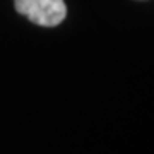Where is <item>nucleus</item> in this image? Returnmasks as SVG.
Returning a JSON list of instances; mask_svg holds the SVG:
<instances>
[{
	"label": "nucleus",
	"instance_id": "obj_1",
	"mask_svg": "<svg viewBox=\"0 0 154 154\" xmlns=\"http://www.w3.org/2000/svg\"><path fill=\"white\" fill-rule=\"evenodd\" d=\"M16 11L41 28H55L67 16L63 0H14Z\"/></svg>",
	"mask_w": 154,
	"mask_h": 154
}]
</instances>
